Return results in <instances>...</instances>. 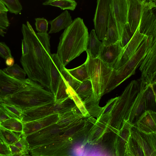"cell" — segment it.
Returning <instances> with one entry per match:
<instances>
[{
    "label": "cell",
    "mask_w": 156,
    "mask_h": 156,
    "mask_svg": "<svg viewBox=\"0 0 156 156\" xmlns=\"http://www.w3.org/2000/svg\"><path fill=\"white\" fill-rule=\"evenodd\" d=\"M3 103H4L3 101L0 99V105H1Z\"/></svg>",
    "instance_id": "53"
},
{
    "label": "cell",
    "mask_w": 156,
    "mask_h": 156,
    "mask_svg": "<svg viewBox=\"0 0 156 156\" xmlns=\"http://www.w3.org/2000/svg\"><path fill=\"white\" fill-rule=\"evenodd\" d=\"M112 0H98L93 21L97 37L102 41L106 32Z\"/></svg>",
    "instance_id": "12"
},
{
    "label": "cell",
    "mask_w": 156,
    "mask_h": 156,
    "mask_svg": "<svg viewBox=\"0 0 156 156\" xmlns=\"http://www.w3.org/2000/svg\"><path fill=\"white\" fill-rule=\"evenodd\" d=\"M99 101L95 99L93 93L83 100L85 107L90 116L96 117L97 119L101 115L103 110V107L99 105Z\"/></svg>",
    "instance_id": "25"
},
{
    "label": "cell",
    "mask_w": 156,
    "mask_h": 156,
    "mask_svg": "<svg viewBox=\"0 0 156 156\" xmlns=\"http://www.w3.org/2000/svg\"><path fill=\"white\" fill-rule=\"evenodd\" d=\"M76 105L70 97L24 110L21 121L25 123L70 110Z\"/></svg>",
    "instance_id": "8"
},
{
    "label": "cell",
    "mask_w": 156,
    "mask_h": 156,
    "mask_svg": "<svg viewBox=\"0 0 156 156\" xmlns=\"http://www.w3.org/2000/svg\"><path fill=\"white\" fill-rule=\"evenodd\" d=\"M14 58L12 56L9 57L5 59V64L8 67L12 66L14 65Z\"/></svg>",
    "instance_id": "48"
},
{
    "label": "cell",
    "mask_w": 156,
    "mask_h": 156,
    "mask_svg": "<svg viewBox=\"0 0 156 156\" xmlns=\"http://www.w3.org/2000/svg\"><path fill=\"white\" fill-rule=\"evenodd\" d=\"M0 133L8 145H14L22 136V133L6 129L0 125Z\"/></svg>",
    "instance_id": "32"
},
{
    "label": "cell",
    "mask_w": 156,
    "mask_h": 156,
    "mask_svg": "<svg viewBox=\"0 0 156 156\" xmlns=\"http://www.w3.org/2000/svg\"><path fill=\"white\" fill-rule=\"evenodd\" d=\"M147 54L140 68V79L146 85L156 83V38L152 36L146 38Z\"/></svg>",
    "instance_id": "9"
},
{
    "label": "cell",
    "mask_w": 156,
    "mask_h": 156,
    "mask_svg": "<svg viewBox=\"0 0 156 156\" xmlns=\"http://www.w3.org/2000/svg\"><path fill=\"white\" fill-rule=\"evenodd\" d=\"M131 57L121 67L113 69L104 95L115 88L124 80L134 75L147 54L146 38Z\"/></svg>",
    "instance_id": "6"
},
{
    "label": "cell",
    "mask_w": 156,
    "mask_h": 156,
    "mask_svg": "<svg viewBox=\"0 0 156 156\" xmlns=\"http://www.w3.org/2000/svg\"><path fill=\"white\" fill-rule=\"evenodd\" d=\"M10 152V156H25L20 150L14 145H8Z\"/></svg>",
    "instance_id": "46"
},
{
    "label": "cell",
    "mask_w": 156,
    "mask_h": 156,
    "mask_svg": "<svg viewBox=\"0 0 156 156\" xmlns=\"http://www.w3.org/2000/svg\"><path fill=\"white\" fill-rule=\"evenodd\" d=\"M3 110L10 117L19 119L21 121L23 111L19 108L4 102L1 105Z\"/></svg>",
    "instance_id": "36"
},
{
    "label": "cell",
    "mask_w": 156,
    "mask_h": 156,
    "mask_svg": "<svg viewBox=\"0 0 156 156\" xmlns=\"http://www.w3.org/2000/svg\"><path fill=\"white\" fill-rule=\"evenodd\" d=\"M0 56L5 59L12 56L10 48L4 42H0Z\"/></svg>",
    "instance_id": "43"
},
{
    "label": "cell",
    "mask_w": 156,
    "mask_h": 156,
    "mask_svg": "<svg viewBox=\"0 0 156 156\" xmlns=\"http://www.w3.org/2000/svg\"><path fill=\"white\" fill-rule=\"evenodd\" d=\"M21 31L23 38L20 63L30 79L49 89L50 37L48 33H36L28 21L22 24Z\"/></svg>",
    "instance_id": "1"
},
{
    "label": "cell",
    "mask_w": 156,
    "mask_h": 156,
    "mask_svg": "<svg viewBox=\"0 0 156 156\" xmlns=\"http://www.w3.org/2000/svg\"><path fill=\"white\" fill-rule=\"evenodd\" d=\"M156 2L144 0V6L139 25V32L147 37L156 38Z\"/></svg>",
    "instance_id": "11"
},
{
    "label": "cell",
    "mask_w": 156,
    "mask_h": 156,
    "mask_svg": "<svg viewBox=\"0 0 156 156\" xmlns=\"http://www.w3.org/2000/svg\"><path fill=\"white\" fill-rule=\"evenodd\" d=\"M14 145L20 150L23 154L26 155L29 154L30 147L25 136H22Z\"/></svg>",
    "instance_id": "41"
},
{
    "label": "cell",
    "mask_w": 156,
    "mask_h": 156,
    "mask_svg": "<svg viewBox=\"0 0 156 156\" xmlns=\"http://www.w3.org/2000/svg\"><path fill=\"white\" fill-rule=\"evenodd\" d=\"M127 5V23L134 34L139 26L144 6V0H126Z\"/></svg>",
    "instance_id": "16"
},
{
    "label": "cell",
    "mask_w": 156,
    "mask_h": 156,
    "mask_svg": "<svg viewBox=\"0 0 156 156\" xmlns=\"http://www.w3.org/2000/svg\"><path fill=\"white\" fill-rule=\"evenodd\" d=\"M35 25L36 30L38 33L45 34L47 33L48 22L44 18L35 19Z\"/></svg>",
    "instance_id": "40"
},
{
    "label": "cell",
    "mask_w": 156,
    "mask_h": 156,
    "mask_svg": "<svg viewBox=\"0 0 156 156\" xmlns=\"http://www.w3.org/2000/svg\"><path fill=\"white\" fill-rule=\"evenodd\" d=\"M74 123L66 127L55 123L27 136L30 149L52 142Z\"/></svg>",
    "instance_id": "10"
},
{
    "label": "cell",
    "mask_w": 156,
    "mask_h": 156,
    "mask_svg": "<svg viewBox=\"0 0 156 156\" xmlns=\"http://www.w3.org/2000/svg\"><path fill=\"white\" fill-rule=\"evenodd\" d=\"M25 156H38L31 155L30 154H27Z\"/></svg>",
    "instance_id": "52"
},
{
    "label": "cell",
    "mask_w": 156,
    "mask_h": 156,
    "mask_svg": "<svg viewBox=\"0 0 156 156\" xmlns=\"http://www.w3.org/2000/svg\"><path fill=\"white\" fill-rule=\"evenodd\" d=\"M0 156H9L0 154Z\"/></svg>",
    "instance_id": "54"
},
{
    "label": "cell",
    "mask_w": 156,
    "mask_h": 156,
    "mask_svg": "<svg viewBox=\"0 0 156 156\" xmlns=\"http://www.w3.org/2000/svg\"><path fill=\"white\" fill-rule=\"evenodd\" d=\"M7 8L6 7L1 0H0V13L7 12L8 11Z\"/></svg>",
    "instance_id": "49"
},
{
    "label": "cell",
    "mask_w": 156,
    "mask_h": 156,
    "mask_svg": "<svg viewBox=\"0 0 156 156\" xmlns=\"http://www.w3.org/2000/svg\"><path fill=\"white\" fill-rule=\"evenodd\" d=\"M5 103L14 106L22 111L55 101V96L41 85L29 79L27 87L6 99Z\"/></svg>",
    "instance_id": "4"
},
{
    "label": "cell",
    "mask_w": 156,
    "mask_h": 156,
    "mask_svg": "<svg viewBox=\"0 0 156 156\" xmlns=\"http://www.w3.org/2000/svg\"><path fill=\"white\" fill-rule=\"evenodd\" d=\"M67 89L66 82L61 76L55 96V101L64 99L69 97Z\"/></svg>",
    "instance_id": "37"
},
{
    "label": "cell",
    "mask_w": 156,
    "mask_h": 156,
    "mask_svg": "<svg viewBox=\"0 0 156 156\" xmlns=\"http://www.w3.org/2000/svg\"><path fill=\"white\" fill-rule=\"evenodd\" d=\"M5 33V32L3 30L0 29V35L2 37H4Z\"/></svg>",
    "instance_id": "51"
},
{
    "label": "cell",
    "mask_w": 156,
    "mask_h": 156,
    "mask_svg": "<svg viewBox=\"0 0 156 156\" xmlns=\"http://www.w3.org/2000/svg\"><path fill=\"white\" fill-rule=\"evenodd\" d=\"M0 154L10 156L8 145L0 133Z\"/></svg>",
    "instance_id": "45"
},
{
    "label": "cell",
    "mask_w": 156,
    "mask_h": 156,
    "mask_svg": "<svg viewBox=\"0 0 156 156\" xmlns=\"http://www.w3.org/2000/svg\"><path fill=\"white\" fill-rule=\"evenodd\" d=\"M119 40V35L111 4L105 35L102 42L104 45H108L114 44Z\"/></svg>",
    "instance_id": "21"
},
{
    "label": "cell",
    "mask_w": 156,
    "mask_h": 156,
    "mask_svg": "<svg viewBox=\"0 0 156 156\" xmlns=\"http://www.w3.org/2000/svg\"><path fill=\"white\" fill-rule=\"evenodd\" d=\"M140 80H133L127 85L111 112L110 125L119 128L133 104L139 90Z\"/></svg>",
    "instance_id": "7"
},
{
    "label": "cell",
    "mask_w": 156,
    "mask_h": 156,
    "mask_svg": "<svg viewBox=\"0 0 156 156\" xmlns=\"http://www.w3.org/2000/svg\"><path fill=\"white\" fill-rule=\"evenodd\" d=\"M7 13V12L0 13V29L3 30H6L10 24Z\"/></svg>",
    "instance_id": "44"
},
{
    "label": "cell",
    "mask_w": 156,
    "mask_h": 156,
    "mask_svg": "<svg viewBox=\"0 0 156 156\" xmlns=\"http://www.w3.org/2000/svg\"><path fill=\"white\" fill-rule=\"evenodd\" d=\"M42 4L58 7L62 10L73 11L76 7L77 3L74 0H48L43 2Z\"/></svg>",
    "instance_id": "29"
},
{
    "label": "cell",
    "mask_w": 156,
    "mask_h": 156,
    "mask_svg": "<svg viewBox=\"0 0 156 156\" xmlns=\"http://www.w3.org/2000/svg\"><path fill=\"white\" fill-rule=\"evenodd\" d=\"M88 156H105L103 154H102L101 153H99L98 152H95L94 151V152L91 153V154L90 155H88Z\"/></svg>",
    "instance_id": "50"
},
{
    "label": "cell",
    "mask_w": 156,
    "mask_h": 156,
    "mask_svg": "<svg viewBox=\"0 0 156 156\" xmlns=\"http://www.w3.org/2000/svg\"><path fill=\"white\" fill-rule=\"evenodd\" d=\"M11 13L18 14L22 10V6L18 0H1Z\"/></svg>",
    "instance_id": "38"
},
{
    "label": "cell",
    "mask_w": 156,
    "mask_h": 156,
    "mask_svg": "<svg viewBox=\"0 0 156 156\" xmlns=\"http://www.w3.org/2000/svg\"><path fill=\"white\" fill-rule=\"evenodd\" d=\"M156 83L147 85L145 100L146 111H156Z\"/></svg>",
    "instance_id": "27"
},
{
    "label": "cell",
    "mask_w": 156,
    "mask_h": 156,
    "mask_svg": "<svg viewBox=\"0 0 156 156\" xmlns=\"http://www.w3.org/2000/svg\"><path fill=\"white\" fill-rule=\"evenodd\" d=\"M133 34L131 32L129 26L126 23L123 27L120 40L122 48L125 47L130 41Z\"/></svg>",
    "instance_id": "39"
},
{
    "label": "cell",
    "mask_w": 156,
    "mask_h": 156,
    "mask_svg": "<svg viewBox=\"0 0 156 156\" xmlns=\"http://www.w3.org/2000/svg\"><path fill=\"white\" fill-rule=\"evenodd\" d=\"M59 120L56 123L64 127L68 126L81 119L85 118L76 106L70 110L59 114Z\"/></svg>",
    "instance_id": "23"
},
{
    "label": "cell",
    "mask_w": 156,
    "mask_h": 156,
    "mask_svg": "<svg viewBox=\"0 0 156 156\" xmlns=\"http://www.w3.org/2000/svg\"><path fill=\"white\" fill-rule=\"evenodd\" d=\"M29 79L20 81L9 76L0 69V99L2 100L9 98L27 86Z\"/></svg>",
    "instance_id": "13"
},
{
    "label": "cell",
    "mask_w": 156,
    "mask_h": 156,
    "mask_svg": "<svg viewBox=\"0 0 156 156\" xmlns=\"http://www.w3.org/2000/svg\"><path fill=\"white\" fill-rule=\"evenodd\" d=\"M75 91L83 101L89 97L93 93L92 87L90 81L87 80L81 82L79 86Z\"/></svg>",
    "instance_id": "34"
},
{
    "label": "cell",
    "mask_w": 156,
    "mask_h": 156,
    "mask_svg": "<svg viewBox=\"0 0 156 156\" xmlns=\"http://www.w3.org/2000/svg\"><path fill=\"white\" fill-rule=\"evenodd\" d=\"M66 83L67 87V91L69 96L73 100L76 106L78 108L85 118L90 117V116L88 113L85 107L83 100L76 94L75 91L68 85L66 82Z\"/></svg>",
    "instance_id": "31"
},
{
    "label": "cell",
    "mask_w": 156,
    "mask_h": 156,
    "mask_svg": "<svg viewBox=\"0 0 156 156\" xmlns=\"http://www.w3.org/2000/svg\"><path fill=\"white\" fill-rule=\"evenodd\" d=\"M59 119V114H55L33 121L23 123L22 135L26 136L50 125L56 123Z\"/></svg>",
    "instance_id": "18"
},
{
    "label": "cell",
    "mask_w": 156,
    "mask_h": 156,
    "mask_svg": "<svg viewBox=\"0 0 156 156\" xmlns=\"http://www.w3.org/2000/svg\"><path fill=\"white\" fill-rule=\"evenodd\" d=\"M62 65L56 54H51L50 68V83L49 90L55 96L61 77L60 71Z\"/></svg>",
    "instance_id": "20"
},
{
    "label": "cell",
    "mask_w": 156,
    "mask_h": 156,
    "mask_svg": "<svg viewBox=\"0 0 156 156\" xmlns=\"http://www.w3.org/2000/svg\"><path fill=\"white\" fill-rule=\"evenodd\" d=\"M103 44L98 38L95 30L92 29L89 35L88 45L86 52L93 58H98Z\"/></svg>",
    "instance_id": "26"
},
{
    "label": "cell",
    "mask_w": 156,
    "mask_h": 156,
    "mask_svg": "<svg viewBox=\"0 0 156 156\" xmlns=\"http://www.w3.org/2000/svg\"><path fill=\"white\" fill-rule=\"evenodd\" d=\"M67 69L71 75L81 82L87 80H90L85 62L76 68Z\"/></svg>",
    "instance_id": "30"
},
{
    "label": "cell",
    "mask_w": 156,
    "mask_h": 156,
    "mask_svg": "<svg viewBox=\"0 0 156 156\" xmlns=\"http://www.w3.org/2000/svg\"><path fill=\"white\" fill-rule=\"evenodd\" d=\"M96 120L81 119L52 142L30 150V154L38 156H73L85 144V140Z\"/></svg>",
    "instance_id": "2"
},
{
    "label": "cell",
    "mask_w": 156,
    "mask_h": 156,
    "mask_svg": "<svg viewBox=\"0 0 156 156\" xmlns=\"http://www.w3.org/2000/svg\"><path fill=\"white\" fill-rule=\"evenodd\" d=\"M89 36L88 29L80 17L65 29L60 37L56 54L64 66L86 51Z\"/></svg>",
    "instance_id": "3"
},
{
    "label": "cell",
    "mask_w": 156,
    "mask_h": 156,
    "mask_svg": "<svg viewBox=\"0 0 156 156\" xmlns=\"http://www.w3.org/2000/svg\"><path fill=\"white\" fill-rule=\"evenodd\" d=\"M10 117L3 110L0 105V124Z\"/></svg>",
    "instance_id": "47"
},
{
    "label": "cell",
    "mask_w": 156,
    "mask_h": 156,
    "mask_svg": "<svg viewBox=\"0 0 156 156\" xmlns=\"http://www.w3.org/2000/svg\"><path fill=\"white\" fill-rule=\"evenodd\" d=\"M85 62L91 81L95 99L100 100L108 84L113 69L97 58H92L86 52Z\"/></svg>",
    "instance_id": "5"
},
{
    "label": "cell",
    "mask_w": 156,
    "mask_h": 156,
    "mask_svg": "<svg viewBox=\"0 0 156 156\" xmlns=\"http://www.w3.org/2000/svg\"><path fill=\"white\" fill-rule=\"evenodd\" d=\"M120 40L123 27L127 23L126 0H112L111 3Z\"/></svg>",
    "instance_id": "17"
},
{
    "label": "cell",
    "mask_w": 156,
    "mask_h": 156,
    "mask_svg": "<svg viewBox=\"0 0 156 156\" xmlns=\"http://www.w3.org/2000/svg\"><path fill=\"white\" fill-rule=\"evenodd\" d=\"M119 96L112 98L109 100L105 105L103 107V110L101 114L111 113L115 107Z\"/></svg>",
    "instance_id": "42"
},
{
    "label": "cell",
    "mask_w": 156,
    "mask_h": 156,
    "mask_svg": "<svg viewBox=\"0 0 156 156\" xmlns=\"http://www.w3.org/2000/svg\"><path fill=\"white\" fill-rule=\"evenodd\" d=\"M71 16L67 10H66L54 20L49 21L51 28L48 34L56 33L65 29L73 22Z\"/></svg>",
    "instance_id": "22"
},
{
    "label": "cell",
    "mask_w": 156,
    "mask_h": 156,
    "mask_svg": "<svg viewBox=\"0 0 156 156\" xmlns=\"http://www.w3.org/2000/svg\"><path fill=\"white\" fill-rule=\"evenodd\" d=\"M147 37L140 33L138 26L130 41L122 48L113 69L117 70L126 63L136 52L142 41Z\"/></svg>",
    "instance_id": "15"
},
{
    "label": "cell",
    "mask_w": 156,
    "mask_h": 156,
    "mask_svg": "<svg viewBox=\"0 0 156 156\" xmlns=\"http://www.w3.org/2000/svg\"><path fill=\"white\" fill-rule=\"evenodd\" d=\"M2 71L9 76L17 80L23 81L26 80L25 71L17 64L4 68Z\"/></svg>",
    "instance_id": "28"
},
{
    "label": "cell",
    "mask_w": 156,
    "mask_h": 156,
    "mask_svg": "<svg viewBox=\"0 0 156 156\" xmlns=\"http://www.w3.org/2000/svg\"><path fill=\"white\" fill-rule=\"evenodd\" d=\"M156 112L146 110L140 117L136 122L138 127L142 129H154L155 128Z\"/></svg>",
    "instance_id": "24"
},
{
    "label": "cell",
    "mask_w": 156,
    "mask_h": 156,
    "mask_svg": "<svg viewBox=\"0 0 156 156\" xmlns=\"http://www.w3.org/2000/svg\"><path fill=\"white\" fill-rule=\"evenodd\" d=\"M61 76L66 83L74 91L77 88L81 82L75 78L68 72L67 69L62 64L60 71Z\"/></svg>",
    "instance_id": "35"
},
{
    "label": "cell",
    "mask_w": 156,
    "mask_h": 156,
    "mask_svg": "<svg viewBox=\"0 0 156 156\" xmlns=\"http://www.w3.org/2000/svg\"><path fill=\"white\" fill-rule=\"evenodd\" d=\"M122 49L119 40L113 44L103 45L98 58L113 69Z\"/></svg>",
    "instance_id": "19"
},
{
    "label": "cell",
    "mask_w": 156,
    "mask_h": 156,
    "mask_svg": "<svg viewBox=\"0 0 156 156\" xmlns=\"http://www.w3.org/2000/svg\"><path fill=\"white\" fill-rule=\"evenodd\" d=\"M140 80L138 92L124 119L128 120L132 124L133 122L136 123L140 117L146 111L145 96L147 85Z\"/></svg>",
    "instance_id": "14"
},
{
    "label": "cell",
    "mask_w": 156,
    "mask_h": 156,
    "mask_svg": "<svg viewBox=\"0 0 156 156\" xmlns=\"http://www.w3.org/2000/svg\"><path fill=\"white\" fill-rule=\"evenodd\" d=\"M0 125L8 130L22 133L23 124L20 120L18 119L10 118L2 122Z\"/></svg>",
    "instance_id": "33"
}]
</instances>
